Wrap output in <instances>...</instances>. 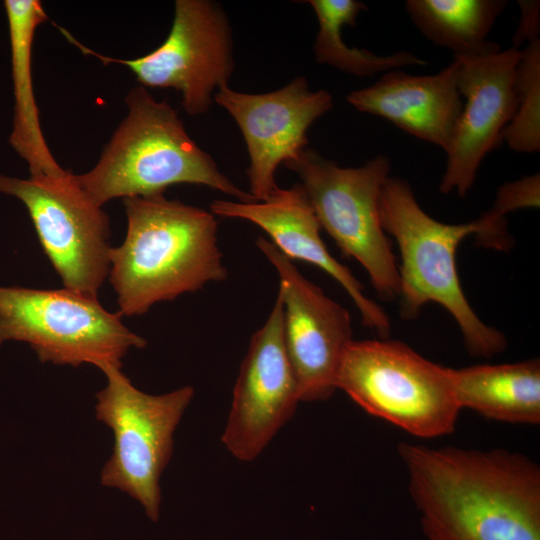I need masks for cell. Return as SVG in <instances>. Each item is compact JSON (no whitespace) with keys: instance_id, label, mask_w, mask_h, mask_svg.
<instances>
[{"instance_id":"obj_1","label":"cell","mask_w":540,"mask_h":540,"mask_svg":"<svg viewBox=\"0 0 540 540\" xmlns=\"http://www.w3.org/2000/svg\"><path fill=\"white\" fill-rule=\"evenodd\" d=\"M428 540H540V468L505 449L400 443Z\"/></svg>"},{"instance_id":"obj_2","label":"cell","mask_w":540,"mask_h":540,"mask_svg":"<svg viewBox=\"0 0 540 540\" xmlns=\"http://www.w3.org/2000/svg\"><path fill=\"white\" fill-rule=\"evenodd\" d=\"M127 232L110 251L109 281L119 313L138 316L227 278L211 211L164 194L123 199Z\"/></svg>"},{"instance_id":"obj_3","label":"cell","mask_w":540,"mask_h":540,"mask_svg":"<svg viewBox=\"0 0 540 540\" xmlns=\"http://www.w3.org/2000/svg\"><path fill=\"white\" fill-rule=\"evenodd\" d=\"M379 210L383 229L396 240L401 254L402 317L415 318L424 305L435 302L457 322L472 356L489 358L504 351V334L481 321L464 295L456 251L470 234H476L482 244L504 249L510 241L506 220L487 212L468 223H442L420 207L407 181L390 176L381 190Z\"/></svg>"},{"instance_id":"obj_4","label":"cell","mask_w":540,"mask_h":540,"mask_svg":"<svg viewBox=\"0 0 540 540\" xmlns=\"http://www.w3.org/2000/svg\"><path fill=\"white\" fill-rule=\"evenodd\" d=\"M128 113L98 162L76 178L99 206L115 198L164 194L171 185H204L242 203L256 202L217 167L210 154L187 134L167 101L138 85L125 99Z\"/></svg>"},{"instance_id":"obj_5","label":"cell","mask_w":540,"mask_h":540,"mask_svg":"<svg viewBox=\"0 0 540 540\" xmlns=\"http://www.w3.org/2000/svg\"><path fill=\"white\" fill-rule=\"evenodd\" d=\"M335 385L367 413L422 438L454 432L461 410L453 368L388 338L352 340Z\"/></svg>"},{"instance_id":"obj_6","label":"cell","mask_w":540,"mask_h":540,"mask_svg":"<svg viewBox=\"0 0 540 540\" xmlns=\"http://www.w3.org/2000/svg\"><path fill=\"white\" fill-rule=\"evenodd\" d=\"M8 341L27 343L42 363L102 371L121 369L129 349L147 345L98 298L65 288L0 286V345Z\"/></svg>"},{"instance_id":"obj_7","label":"cell","mask_w":540,"mask_h":540,"mask_svg":"<svg viewBox=\"0 0 540 540\" xmlns=\"http://www.w3.org/2000/svg\"><path fill=\"white\" fill-rule=\"evenodd\" d=\"M285 166L301 179L321 229L346 257L362 265L377 294L387 301L398 297V267L379 210L389 159L378 155L360 167L346 168L305 148Z\"/></svg>"},{"instance_id":"obj_8","label":"cell","mask_w":540,"mask_h":540,"mask_svg":"<svg viewBox=\"0 0 540 540\" xmlns=\"http://www.w3.org/2000/svg\"><path fill=\"white\" fill-rule=\"evenodd\" d=\"M106 386L96 394V418L114 434L113 453L102 468L103 486L136 499L147 517L160 515V477L173 452V434L194 389L184 386L151 395L136 388L118 368L103 371Z\"/></svg>"},{"instance_id":"obj_9","label":"cell","mask_w":540,"mask_h":540,"mask_svg":"<svg viewBox=\"0 0 540 540\" xmlns=\"http://www.w3.org/2000/svg\"><path fill=\"white\" fill-rule=\"evenodd\" d=\"M0 193L26 207L44 253L65 289L98 298L110 270L109 217L76 174L27 179L0 174Z\"/></svg>"},{"instance_id":"obj_10","label":"cell","mask_w":540,"mask_h":540,"mask_svg":"<svg viewBox=\"0 0 540 540\" xmlns=\"http://www.w3.org/2000/svg\"><path fill=\"white\" fill-rule=\"evenodd\" d=\"M55 26L83 54L96 57L104 65L126 66L141 86L175 89L191 116L209 110L216 91L228 86L234 68L228 18L219 4L209 0H176L172 26L164 42L134 59L102 55L80 43L67 29Z\"/></svg>"},{"instance_id":"obj_11","label":"cell","mask_w":540,"mask_h":540,"mask_svg":"<svg viewBox=\"0 0 540 540\" xmlns=\"http://www.w3.org/2000/svg\"><path fill=\"white\" fill-rule=\"evenodd\" d=\"M256 245L279 276L284 345L300 401L327 400L337 390L339 363L353 340L350 314L304 277L271 241L259 237Z\"/></svg>"},{"instance_id":"obj_12","label":"cell","mask_w":540,"mask_h":540,"mask_svg":"<svg viewBox=\"0 0 540 540\" xmlns=\"http://www.w3.org/2000/svg\"><path fill=\"white\" fill-rule=\"evenodd\" d=\"M299 401L297 380L284 345L282 300L277 294L241 363L221 438L224 446L235 458L252 461L293 416Z\"/></svg>"},{"instance_id":"obj_13","label":"cell","mask_w":540,"mask_h":540,"mask_svg":"<svg viewBox=\"0 0 540 540\" xmlns=\"http://www.w3.org/2000/svg\"><path fill=\"white\" fill-rule=\"evenodd\" d=\"M213 100L234 118L244 137L250 158L249 193L256 202L266 200L278 188L277 167L300 155L309 143V127L333 107L330 93L309 90L303 76L262 94L225 86L216 91Z\"/></svg>"},{"instance_id":"obj_14","label":"cell","mask_w":540,"mask_h":540,"mask_svg":"<svg viewBox=\"0 0 540 540\" xmlns=\"http://www.w3.org/2000/svg\"><path fill=\"white\" fill-rule=\"evenodd\" d=\"M521 50L501 48L457 58V86L465 97L448 149L440 192L464 197L478 168L502 140L517 108L516 69Z\"/></svg>"},{"instance_id":"obj_15","label":"cell","mask_w":540,"mask_h":540,"mask_svg":"<svg viewBox=\"0 0 540 540\" xmlns=\"http://www.w3.org/2000/svg\"><path fill=\"white\" fill-rule=\"evenodd\" d=\"M211 213L224 218L249 221L271 238L274 246L291 261L313 264L336 280L357 307L365 326L388 338L389 316L364 293L363 285L348 267L338 262L324 244L321 226L300 183L291 188H277L266 200L242 203L215 200Z\"/></svg>"},{"instance_id":"obj_16","label":"cell","mask_w":540,"mask_h":540,"mask_svg":"<svg viewBox=\"0 0 540 540\" xmlns=\"http://www.w3.org/2000/svg\"><path fill=\"white\" fill-rule=\"evenodd\" d=\"M458 65L454 57L434 75L391 70L374 84L350 92L346 99L356 110L385 118L446 152L463 109L457 86Z\"/></svg>"},{"instance_id":"obj_17","label":"cell","mask_w":540,"mask_h":540,"mask_svg":"<svg viewBox=\"0 0 540 540\" xmlns=\"http://www.w3.org/2000/svg\"><path fill=\"white\" fill-rule=\"evenodd\" d=\"M13 83V121L9 143L27 163L30 176L65 171L51 153L40 125L32 80L35 32L48 17L38 0H5Z\"/></svg>"},{"instance_id":"obj_18","label":"cell","mask_w":540,"mask_h":540,"mask_svg":"<svg viewBox=\"0 0 540 540\" xmlns=\"http://www.w3.org/2000/svg\"><path fill=\"white\" fill-rule=\"evenodd\" d=\"M460 408L508 423H540V362L484 364L453 369Z\"/></svg>"},{"instance_id":"obj_19","label":"cell","mask_w":540,"mask_h":540,"mask_svg":"<svg viewBox=\"0 0 540 540\" xmlns=\"http://www.w3.org/2000/svg\"><path fill=\"white\" fill-rule=\"evenodd\" d=\"M507 5L503 0H408L407 13L421 34L454 56L499 49L488 35Z\"/></svg>"},{"instance_id":"obj_20","label":"cell","mask_w":540,"mask_h":540,"mask_svg":"<svg viewBox=\"0 0 540 540\" xmlns=\"http://www.w3.org/2000/svg\"><path fill=\"white\" fill-rule=\"evenodd\" d=\"M317 21L314 43L315 59L357 77H371L411 65L423 66L426 61L408 51L380 56L366 49L349 47L342 38L344 25L355 26L360 12L367 10L356 0H310Z\"/></svg>"},{"instance_id":"obj_21","label":"cell","mask_w":540,"mask_h":540,"mask_svg":"<svg viewBox=\"0 0 540 540\" xmlns=\"http://www.w3.org/2000/svg\"><path fill=\"white\" fill-rule=\"evenodd\" d=\"M517 108L503 131L510 149L521 153L540 150V40L521 50L516 69Z\"/></svg>"},{"instance_id":"obj_22","label":"cell","mask_w":540,"mask_h":540,"mask_svg":"<svg viewBox=\"0 0 540 540\" xmlns=\"http://www.w3.org/2000/svg\"><path fill=\"white\" fill-rule=\"evenodd\" d=\"M539 199L540 175L536 173L499 187L494 205L488 212L505 218L506 214L517 209L539 207Z\"/></svg>"},{"instance_id":"obj_23","label":"cell","mask_w":540,"mask_h":540,"mask_svg":"<svg viewBox=\"0 0 540 540\" xmlns=\"http://www.w3.org/2000/svg\"><path fill=\"white\" fill-rule=\"evenodd\" d=\"M520 19L513 37L512 47L519 49L524 42L528 43L539 38L540 31V3L539 1H518Z\"/></svg>"}]
</instances>
